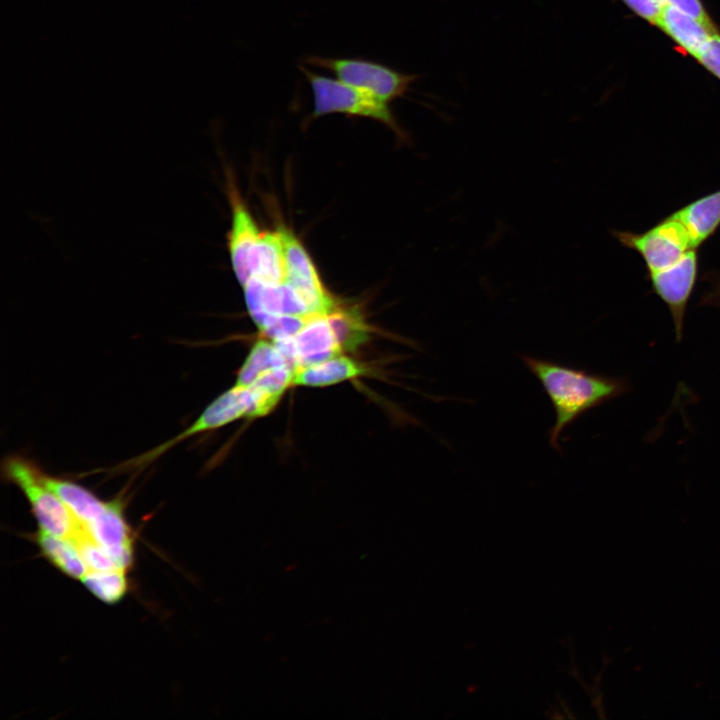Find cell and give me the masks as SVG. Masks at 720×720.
Here are the masks:
<instances>
[{"instance_id": "22", "label": "cell", "mask_w": 720, "mask_h": 720, "mask_svg": "<svg viewBox=\"0 0 720 720\" xmlns=\"http://www.w3.org/2000/svg\"><path fill=\"white\" fill-rule=\"evenodd\" d=\"M81 581L89 592L108 604L121 600L128 588L125 570L121 569L88 571Z\"/></svg>"}, {"instance_id": "11", "label": "cell", "mask_w": 720, "mask_h": 720, "mask_svg": "<svg viewBox=\"0 0 720 720\" xmlns=\"http://www.w3.org/2000/svg\"><path fill=\"white\" fill-rule=\"evenodd\" d=\"M293 341L298 367L317 364L342 355L343 352L327 315L310 317L293 336Z\"/></svg>"}, {"instance_id": "8", "label": "cell", "mask_w": 720, "mask_h": 720, "mask_svg": "<svg viewBox=\"0 0 720 720\" xmlns=\"http://www.w3.org/2000/svg\"><path fill=\"white\" fill-rule=\"evenodd\" d=\"M649 275L655 293L670 311L676 340L681 341L686 307L696 282V250H689L674 264Z\"/></svg>"}, {"instance_id": "25", "label": "cell", "mask_w": 720, "mask_h": 720, "mask_svg": "<svg viewBox=\"0 0 720 720\" xmlns=\"http://www.w3.org/2000/svg\"><path fill=\"white\" fill-rule=\"evenodd\" d=\"M626 6L639 17L656 24L660 16L663 3L661 0H622Z\"/></svg>"}, {"instance_id": "21", "label": "cell", "mask_w": 720, "mask_h": 720, "mask_svg": "<svg viewBox=\"0 0 720 720\" xmlns=\"http://www.w3.org/2000/svg\"><path fill=\"white\" fill-rule=\"evenodd\" d=\"M261 303L263 310L271 314L311 317L306 305L286 281L264 285Z\"/></svg>"}, {"instance_id": "3", "label": "cell", "mask_w": 720, "mask_h": 720, "mask_svg": "<svg viewBox=\"0 0 720 720\" xmlns=\"http://www.w3.org/2000/svg\"><path fill=\"white\" fill-rule=\"evenodd\" d=\"M6 478L25 495L42 531L73 539L81 524L41 478V470L20 456L7 457L3 463Z\"/></svg>"}, {"instance_id": "6", "label": "cell", "mask_w": 720, "mask_h": 720, "mask_svg": "<svg viewBox=\"0 0 720 720\" xmlns=\"http://www.w3.org/2000/svg\"><path fill=\"white\" fill-rule=\"evenodd\" d=\"M616 236L624 246L642 256L649 273L674 264L695 249L685 227L671 215L643 233L617 232Z\"/></svg>"}, {"instance_id": "16", "label": "cell", "mask_w": 720, "mask_h": 720, "mask_svg": "<svg viewBox=\"0 0 720 720\" xmlns=\"http://www.w3.org/2000/svg\"><path fill=\"white\" fill-rule=\"evenodd\" d=\"M40 474L45 485L59 497L80 524H88L104 509L106 502L85 487L43 471Z\"/></svg>"}, {"instance_id": "12", "label": "cell", "mask_w": 720, "mask_h": 720, "mask_svg": "<svg viewBox=\"0 0 720 720\" xmlns=\"http://www.w3.org/2000/svg\"><path fill=\"white\" fill-rule=\"evenodd\" d=\"M678 46L697 59L709 38L717 32L688 13L664 4L656 23Z\"/></svg>"}, {"instance_id": "15", "label": "cell", "mask_w": 720, "mask_h": 720, "mask_svg": "<svg viewBox=\"0 0 720 720\" xmlns=\"http://www.w3.org/2000/svg\"><path fill=\"white\" fill-rule=\"evenodd\" d=\"M361 363L344 355L323 362L298 367L294 371L292 384L308 387H324L366 374Z\"/></svg>"}, {"instance_id": "17", "label": "cell", "mask_w": 720, "mask_h": 720, "mask_svg": "<svg viewBox=\"0 0 720 720\" xmlns=\"http://www.w3.org/2000/svg\"><path fill=\"white\" fill-rule=\"evenodd\" d=\"M294 370L289 366L270 369L261 374L250 388L253 396L251 418L269 414L279 403L287 388L292 384Z\"/></svg>"}, {"instance_id": "10", "label": "cell", "mask_w": 720, "mask_h": 720, "mask_svg": "<svg viewBox=\"0 0 720 720\" xmlns=\"http://www.w3.org/2000/svg\"><path fill=\"white\" fill-rule=\"evenodd\" d=\"M88 535L125 570L133 561V542L119 501L106 502L101 513L83 525Z\"/></svg>"}, {"instance_id": "5", "label": "cell", "mask_w": 720, "mask_h": 720, "mask_svg": "<svg viewBox=\"0 0 720 720\" xmlns=\"http://www.w3.org/2000/svg\"><path fill=\"white\" fill-rule=\"evenodd\" d=\"M252 409L253 396L250 388L235 384L213 400L180 434L133 458V462L137 467H144L190 437L223 427L241 417L250 418Z\"/></svg>"}, {"instance_id": "4", "label": "cell", "mask_w": 720, "mask_h": 720, "mask_svg": "<svg viewBox=\"0 0 720 720\" xmlns=\"http://www.w3.org/2000/svg\"><path fill=\"white\" fill-rule=\"evenodd\" d=\"M301 63L330 71L342 82L370 92L387 103L404 97L419 78L418 75L404 73L362 57L308 55Z\"/></svg>"}, {"instance_id": "7", "label": "cell", "mask_w": 720, "mask_h": 720, "mask_svg": "<svg viewBox=\"0 0 720 720\" xmlns=\"http://www.w3.org/2000/svg\"><path fill=\"white\" fill-rule=\"evenodd\" d=\"M286 278L313 316L328 315L338 304L337 298L324 286L316 266L302 242L282 227Z\"/></svg>"}, {"instance_id": "9", "label": "cell", "mask_w": 720, "mask_h": 720, "mask_svg": "<svg viewBox=\"0 0 720 720\" xmlns=\"http://www.w3.org/2000/svg\"><path fill=\"white\" fill-rule=\"evenodd\" d=\"M227 194L231 205V227L227 247L231 266L243 286L250 278L249 258L261 232L247 206L241 199L230 175H227Z\"/></svg>"}, {"instance_id": "14", "label": "cell", "mask_w": 720, "mask_h": 720, "mask_svg": "<svg viewBox=\"0 0 720 720\" xmlns=\"http://www.w3.org/2000/svg\"><path fill=\"white\" fill-rule=\"evenodd\" d=\"M671 216L685 227L696 249L720 225V190L689 203Z\"/></svg>"}, {"instance_id": "13", "label": "cell", "mask_w": 720, "mask_h": 720, "mask_svg": "<svg viewBox=\"0 0 720 720\" xmlns=\"http://www.w3.org/2000/svg\"><path fill=\"white\" fill-rule=\"evenodd\" d=\"M249 272L250 278L254 277L265 285H277L285 281L286 259L282 227L260 234L249 258Z\"/></svg>"}, {"instance_id": "20", "label": "cell", "mask_w": 720, "mask_h": 720, "mask_svg": "<svg viewBox=\"0 0 720 720\" xmlns=\"http://www.w3.org/2000/svg\"><path fill=\"white\" fill-rule=\"evenodd\" d=\"M283 366L290 367L276 345L272 341L258 339L238 372L236 385L249 386L264 372Z\"/></svg>"}, {"instance_id": "23", "label": "cell", "mask_w": 720, "mask_h": 720, "mask_svg": "<svg viewBox=\"0 0 720 720\" xmlns=\"http://www.w3.org/2000/svg\"><path fill=\"white\" fill-rule=\"evenodd\" d=\"M310 318V317H309ZM307 317L271 314L259 329L271 341L295 336L305 325Z\"/></svg>"}, {"instance_id": "19", "label": "cell", "mask_w": 720, "mask_h": 720, "mask_svg": "<svg viewBox=\"0 0 720 720\" xmlns=\"http://www.w3.org/2000/svg\"><path fill=\"white\" fill-rule=\"evenodd\" d=\"M339 345L353 351L369 338V327L358 306L338 302L327 315Z\"/></svg>"}, {"instance_id": "26", "label": "cell", "mask_w": 720, "mask_h": 720, "mask_svg": "<svg viewBox=\"0 0 720 720\" xmlns=\"http://www.w3.org/2000/svg\"><path fill=\"white\" fill-rule=\"evenodd\" d=\"M663 5H671L700 20L709 27L715 28L700 0H661Z\"/></svg>"}, {"instance_id": "18", "label": "cell", "mask_w": 720, "mask_h": 720, "mask_svg": "<svg viewBox=\"0 0 720 720\" xmlns=\"http://www.w3.org/2000/svg\"><path fill=\"white\" fill-rule=\"evenodd\" d=\"M37 544L42 554L60 571L75 579H82L89 571L76 543L39 530Z\"/></svg>"}, {"instance_id": "2", "label": "cell", "mask_w": 720, "mask_h": 720, "mask_svg": "<svg viewBox=\"0 0 720 720\" xmlns=\"http://www.w3.org/2000/svg\"><path fill=\"white\" fill-rule=\"evenodd\" d=\"M298 69L308 82L313 95L310 121L334 113L371 118L386 125L400 141L408 140L407 132L398 123L389 103L337 78L316 73L305 64L299 63Z\"/></svg>"}, {"instance_id": "1", "label": "cell", "mask_w": 720, "mask_h": 720, "mask_svg": "<svg viewBox=\"0 0 720 720\" xmlns=\"http://www.w3.org/2000/svg\"><path fill=\"white\" fill-rule=\"evenodd\" d=\"M529 372L539 381L555 412L548 431L549 444L560 451L563 431L587 411L615 399L629 389L621 377H609L549 359L520 354Z\"/></svg>"}, {"instance_id": "24", "label": "cell", "mask_w": 720, "mask_h": 720, "mask_svg": "<svg viewBox=\"0 0 720 720\" xmlns=\"http://www.w3.org/2000/svg\"><path fill=\"white\" fill-rule=\"evenodd\" d=\"M697 60L720 79V35L718 32L709 38Z\"/></svg>"}]
</instances>
